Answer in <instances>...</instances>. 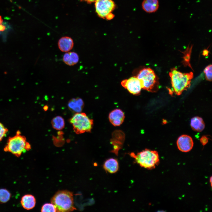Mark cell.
Returning <instances> with one entry per match:
<instances>
[{
  "label": "cell",
  "mask_w": 212,
  "mask_h": 212,
  "mask_svg": "<svg viewBox=\"0 0 212 212\" xmlns=\"http://www.w3.org/2000/svg\"><path fill=\"white\" fill-rule=\"evenodd\" d=\"M51 123L52 127L56 130H62L64 127V119L60 116H58L54 117L52 120Z\"/></svg>",
  "instance_id": "18"
},
{
  "label": "cell",
  "mask_w": 212,
  "mask_h": 212,
  "mask_svg": "<svg viewBox=\"0 0 212 212\" xmlns=\"http://www.w3.org/2000/svg\"><path fill=\"white\" fill-rule=\"evenodd\" d=\"M6 28V26L2 24H0V31L3 32L4 31Z\"/></svg>",
  "instance_id": "25"
},
{
  "label": "cell",
  "mask_w": 212,
  "mask_h": 212,
  "mask_svg": "<svg viewBox=\"0 0 212 212\" xmlns=\"http://www.w3.org/2000/svg\"></svg>",
  "instance_id": "29"
},
{
  "label": "cell",
  "mask_w": 212,
  "mask_h": 212,
  "mask_svg": "<svg viewBox=\"0 0 212 212\" xmlns=\"http://www.w3.org/2000/svg\"><path fill=\"white\" fill-rule=\"evenodd\" d=\"M41 211L42 212H55L57 210L55 206L52 203H46L42 206Z\"/></svg>",
  "instance_id": "21"
},
{
  "label": "cell",
  "mask_w": 212,
  "mask_h": 212,
  "mask_svg": "<svg viewBox=\"0 0 212 212\" xmlns=\"http://www.w3.org/2000/svg\"><path fill=\"white\" fill-rule=\"evenodd\" d=\"M31 149V145L27 141L26 137L21 135V132L18 130L15 135L9 137L4 150L19 157L22 153Z\"/></svg>",
  "instance_id": "2"
},
{
  "label": "cell",
  "mask_w": 212,
  "mask_h": 212,
  "mask_svg": "<svg viewBox=\"0 0 212 212\" xmlns=\"http://www.w3.org/2000/svg\"><path fill=\"white\" fill-rule=\"evenodd\" d=\"M95 3L96 12L100 17L105 19L112 14L115 7L112 0H97Z\"/></svg>",
  "instance_id": "7"
},
{
  "label": "cell",
  "mask_w": 212,
  "mask_h": 212,
  "mask_svg": "<svg viewBox=\"0 0 212 212\" xmlns=\"http://www.w3.org/2000/svg\"><path fill=\"white\" fill-rule=\"evenodd\" d=\"M8 131V129L0 122V142L5 136Z\"/></svg>",
  "instance_id": "23"
},
{
  "label": "cell",
  "mask_w": 212,
  "mask_h": 212,
  "mask_svg": "<svg viewBox=\"0 0 212 212\" xmlns=\"http://www.w3.org/2000/svg\"><path fill=\"white\" fill-rule=\"evenodd\" d=\"M177 145L180 150L183 152H187L192 149L193 142L190 136L183 135L178 138L177 141Z\"/></svg>",
  "instance_id": "9"
},
{
  "label": "cell",
  "mask_w": 212,
  "mask_h": 212,
  "mask_svg": "<svg viewBox=\"0 0 212 212\" xmlns=\"http://www.w3.org/2000/svg\"><path fill=\"white\" fill-rule=\"evenodd\" d=\"M192 47H188L187 49L183 52L184 56H183V64L186 66H188L191 67L190 62L191 53Z\"/></svg>",
  "instance_id": "20"
},
{
  "label": "cell",
  "mask_w": 212,
  "mask_h": 212,
  "mask_svg": "<svg viewBox=\"0 0 212 212\" xmlns=\"http://www.w3.org/2000/svg\"><path fill=\"white\" fill-rule=\"evenodd\" d=\"M74 42L72 39L68 36L61 37L58 40V46L59 49L63 52H69L73 47Z\"/></svg>",
  "instance_id": "11"
},
{
  "label": "cell",
  "mask_w": 212,
  "mask_h": 212,
  "mask_svg": "<svg viewBox=\"0 0 212 212\" xmlns=\"http://www.w3.org/2000/svg\"><path fill=\"white\" fill-rule=\"evenodd\" d=\"M121 85L130 93L134 95L139 94L142 89L139 80L135 75L122 80Z\"/></svg>",
  "instance_id": "8"
},
{
  "label": "cell",
  "mask_w": 212,
  "mask_h": 212,
  "mask_svg": "<svg viewBox=\"0 0 212 212\" xmlns=\"http://www.w3.org/2000/svg\"><path fill=\"white\" fill-rule=\"evenodd\" d=\"M103 167L106 172L110 173H115L119 169V163L116 159L113 158H110L105 162Z\"/></svg>",
  "instance_id": "12"
},
{
  "label": "cell",
  "mask_w": 212,
  "mask_h": 212,
  "mask_svg": "<svg viewBox=\"0 0 212 212\" xmlns=\"http://www.w3.org/2000/svg\"><path fill=\"white\" fill-rule=\"evenodd\" d=\"M212 65L210 64L207 66L204 69V72L207 80L211 81L212 78Z\"/></svg>",
  "instance_id": "22"
},
{
  "label": "cell",
  "mask_w": 212,
  "mask_h": 212,
  "mask_svg": "<svg viewBox=\"0 0 212 212\" xmlns=\"http://www.w3.org/2000/svg\"><path fill=\"white\" fill-rule=\"evenodd\" d=\"M139 80L143 89L151 92H157L159 82L154 71L149 67H141L134 71L133 73Z\"/></svg>",
  "instance_id": "1"
},
{
  "label": "cell",
  "mask_w": 212,
  "mask_h": 212,
  "mask_svg": "<svg viewBox=\"0 0 212 212\" xmlns=\"http://www.w3.org/2000/svg\"><path fill=\"white\" fill-rule=\"evenodd\" d=\"M82 1H85L89 4L95 2L97 0H80Z\"/></svg>",
  "instance_id": "26"
},
{
  "label": "cell",
  "mask_w": 212,
  "mask_h": 212,
  "mask_svg": "<svg viewBox=\"0 0 212 212\" xmlns=\"http://www.w3.org/2000/svg\"><path fill=\"white\" fill-rule=\"evenodd\" d=\"M51 202L56 207L57 212H69L75 210L72 193L67 190L57 191L52 198Z\"/></svg>",
  "instance_id": "5"
},
{
  "label": "cell",
  "mask_w": 212,
  "mask_h": 212,
  "mask_svg": "<svg viewBox=\"0 0 212 212\" xmlns=\"http://www.w3.org/2000/svg\"><path fill=\"white\" fill-rule=\"evenodd\" d=\"M130 155L141 167L148 170L155 168L160 163L158 153L155 150L146 149L136 154L131 153Z\"/></svg>",
  "instance_id": "4"
},
{
  "label": "cell",
  "mask_w": 212,
  "mask_h": 212,
  "mask_svg": "<svg viewBox=\"0 0 212 212\" xmlns=\"http://www.w3.org/2000/svg\"><path fill=\"white\" fill-rule=\"evenodd\" d=\"M11 196L10 193L7 190L4 188L0 189V203H6L10 200Z\"/></svg>",
  "instance_id": "19"
},
{
  "label": "cell",
  "mask_w": 212,
  "mask_h": 212,
  "mask_svg": "<svg viewBox=\"0 0 212 212\" xmlns=\"http://www.w3.org/2000/svg\"><path fill=\"white\" fill-rule=\"evenodd\" d=\"M69 122L77 134L90 132L93 124V120L83 112L75 113L70 119Z\"/></svg>",
  "instance_id": "6"
},
{
  "label": "cell",
  "mask_w": 212,
  "mask_h": 212,
  "mask_svg": "<svg viewBox=\"0 0 212 212\" xmlns=\"http://www.w3.org/2000/svg\"><path fill=\"white\" fill-rule=\"evenodd\" d=\"M3 19L1 16L0 15V24H1L3 22Z\"/></svg>",
  "instance_id": "27"
},
{
  "label": "cell",
  "mask_w": 212,
  "mask_h": 212,
  "mask_svg": "<svg viewBox=\"0 0 212 212\" xmlns=\"http://www.w3.org/2000/svg\"><path fill=\"white\" fill-rule=\"evenodd\" d=\"M125 115L124 112L119 109H115L110 112L109 119L110 122L114 126L121 125L124 120Z\"/></svg>",
  "instance_id": "10"
},
{
  "label": "cell",
  "mask_w": 212,
  "mask_h": 212,
  "mask_svg": "<svg viewBox=\"0 0 212 212\" xmlns=\"http://www.w3.org/2000/svg\"><path fill=\"white\" fill-rule=\"evenodd\" d=\"M84 106V102L80 98L71 99L68 103L69 109L75 113L81 112Z\"/></svg>",
  "instance_id": "15"
},
{
  "label": "cell",
  "mask_w": 212,
  "mask_h": 212,
  "mask_svg": "<svg viewBox=\"0 0 212 212\" xmlns=\"http://www.w3.org/2000/svg\"><path fill=\"white\" fill-rule=\"evenodd\" d=\"M212 177L211 176V177H210V183L211 186H212Z\"/></svg>",
  "instance_id": "28"
},
{
  "label": "cell",
  "mask_w": 212,
  "mask_h": 212,
  "mask_svg": "<svg viewBox=\"0 0 212 212\" xmlns=\"http://www.w3.org/2000/svg\"><path fill=\"white\" fill-rule=\"evenodd\" d=\"M169 75L173 91L178 95H180L184 91L189 87L193 77L192 72L183 73L178 71L175 68L171 69Z\"/></svg>",
  "instance_id": "3"
},
{
  "label": "cell",
  "mask_w": 212,
  "mask_h": 212,
  "mask_svg": "<svg viewBox=\"0 0 212 212\" xmlns=\"http://www.w3.org/2000/svg\"><path fill=\"white\" fill-rule=\"evenodd\" d=\"M208 138L206 136H202L200 139L201 143L203 145H205L208 142Z\"/></svg>",
  "instance_id": "24"
},
{
  "label": "cell",
  "mask_w": 212,
  "mask_h": 212,
  "mask_svg": "<svg viewBox=\"0 0 212 212\" xmlns=\"http://www.w3.org/2000/svg\"><path fill=\"white\" fill-rule=\"evenodd\" d=\"M159 6L158 0H144L142 3L143 9L145 12L149 13L156 11Z\"/></svg>",
  "instance_id": "16"
},
{
  "label": "cell",
  "mask_w": 212,
  "mask_h": 212,
  "mask_svg": "<svg viewBox=\"0 0 212 212\" xmlns=\"http://www.w3.org/2000/svg\"><path fill=\"white\" fill-rule=\"evenodd\" d=\"M191 126L192 129L197 132H201L204 128L205 125L203 119L199 117H193L191 119Z\"/></svg>",
  "instance_id": "17"
},
{
  "label": "cell",
  "mask_w": 212,
  "mask_h": 212,
  "mask_svg": "<svg viewBox=\"0 0 212 212\" xmlns=\"http://www.w3.org/2000/svg\"><path fill=\"white\" fill-rule=\"evenodd\" d=\"M20 202L24 209L29 210L34 207L36 200L34 197L32 195L26 194L22 197Z\"/></svg>",
  "instance_id": "13"
},
{
  "label": "cell",
  "mask_w": 212,
  "mask_h": 212,
  "mask_svg": "<svg viewBox=\"0 0 212 212\" xmlns=\"http://www.w3.org/2000/svg\"><path fill=\"white\" fill-rule=\"evenodd\" d=\"M63 62L66 64L72 66L77 64L79 60L78 54L74 52H65L63 57Z\"/></svg>",
  "instance_id": "14"
}]
</instances>
